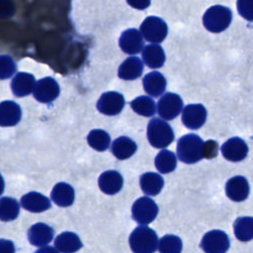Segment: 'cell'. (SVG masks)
<instances>
[{
    "instance_id": "cell-23",
    "label": "cell",
    "mask_w": 253,
    "mask_h": 253,
    "mask_svg": "<svg viewBox=\"0 0 253 253\" xmlns=\"http://www.w3.org/2000/svg\"><path fill=\"white\" fill-rule=\"evenodd\" d=\"M142 59L150 68H159L165 62V52L157 43H150L142 50Z\"/></svg>"
},
{
    "instance_id": "cell-4",
    "label": "cell",
    "mask_w": 253,
    "mask_h": 253,
    "mask_svg": "<svg viewBox=\"0 0 253 253\" xmlns=\"http://www.w3.org/2000/svg\"><path fill=\"white\" fill-rule=\"evenodd\" d=\"M147 138L153 147L164 148L173 141L174 132L167 122L154 118L148 123Z\"/></svg>"
},
{
    "instance_id": "cell-36",
    "label": "cell",
    "mask_w": 253,
    "mask_h": 253,
    "mask_svg": "<svg viewBox=\"0 0 253 253\" xmlns=\"http://www.w3.org/2000/svg\"><path fill=\"white\" fill-rule=\"evenodd\" d=\"M0 253H15V246L11 240L0 239Z\"/></svg>"
},
{
    "instance_id": "cell-17",
    "label": "cell",
    "mask_w": 253,
    "mask_h": 253,
    "mask_svg": "<svg viewBox=\"0 0 253 253\" xmlns=\"http://www.w3.org/2000/svg\"><path fill=\"white\" fill-rule=\"evenodd\" d=\"M36 83L35 77L32 74L19 72L12 79L11 89L15 96L24 97L34 92Z\"/></svg>"
},
{
    "instance_id": "cell-26",
    "label": "cell",
    "mask_w": 253,
    "mask_h": 253,
    "mask_svg": "<svg viewBox=\"0 0 253 253\" xmlns=\"http://www.w3.org/2000/svg\"><path fill=\"white\" fill-rule=\"evenodd\" d=\"M52 201L59 207H69L74 202L73 188L64 182L57 183L51 191Z\"/></svg>"
},
{
    "instance_id": "cell-39",
    "label": "cell",
    "mask_w": 253,
    "mask_h": 253,
    "mask_svg": "<svg viewBox=\"0 0 253 253\" xmlns=\"http://www.w3.org/2000/svg\"><path fill=\"white\" fill-rule=\"evenodd\" d=\"M4 187H5L4 180H3V177H2L1 174H0V196L2 195V193H3V191H4Z\"/></svg>"
},
{
    "instance_id": "cell-2",
    "label": "cell",
    "mask_w": 253,
    "mask_h": 253,
    "mask_svg": "<svg viewBox=\"0 0 253 253\" xmlns=\"http://www.w3.org/2000/svg\"><path fill=\"white\" fill-rule=\"evenodd\" d=\"M203 139L194 133L185 134L177 143L178 158L187 164H193L203 158Z\"/></svg>"
},
{
    "instance_id": "cell-11",
    "label": "cell",
    "mask_w": 253,
    "mask_h": 253,
    "mask_svg": "<svg viewBox=\"0 0 253 253\" xmlns=\"http://www.w3.org/2000/svg\"><path fill=\"white\" fill-rule=\"evenodd\" d=\"M206 120L207 110L201 104H190L183 109L182 122L188 128H200L204 126Z\"/></svg>"
},
{
    "instance_id": "cell-35",
    "label": "cell",
    "mask_w": 253,
    "mask_h": 253,
    "mask_svg": "<svg viewBox=\"0 0 253 253\" xmlns=\"http://www.w3.org/2000/svg\"><path fill=\"white\" fill-rule=\"evenodd\" d=\"M218 152V144L214 140H208L204 142L203 146V157L211 159L217 155Z\"/></svg>"
},
{
    "instance_id": "cell-9",
    "label": "cell",
    "mask_w": 253,
    "mask_h": 253,
    "mask_svg": "<svg viewBox=\"0 0 253 253\" xmlns=\"http://www.w3.org/2000/svg\"><path fill=\"white\" fill-rule=\"evenodd\" d=\"M125 106L124 96L115 91L106 92L101 95L97 102V109L104 115L115 116L121 113Z\"/></svg>"
},
{
    "instance_id": "cell-31",
    "label": "cell",
    "mask_w": 253,
    "mask_h": 253,
    "mask_svg": "<svg viewBox=\"0 0 253 253\" xmlns=\"http://www.w3.org/2000/svg\"><path fill=\"white\" fill-rule=\"evenodd\" d=\"M89 145L97 151H104L110 146L111 138L108 132L103 129H93L87 136Z\"/></svg>"
},
{
    "instance_id": "cell-21",
    "label": "cell",
    "mask_w": 253,
    "mask_h": 253,
    "mask_svg": "<svg viewBox=\"0 0 253 253\" xmlns=\"http://www.w3.org/2000/svg\"><path fill=\"white\" fill-rule=\"evenodd\" d=\"M142 70V61L136 56H129L120 65L118 75L124 80H133L141 75Z\"/></svg>"
},
{
    "instance_id": "cell-32",
    "label": "cell",
    "mask_w": 253,
    "mask_h": 253,
    "mask_svg": "<svg viewBox=\"0 0 253 253\" xmlns=\"http://www.w3.org/2000/svg\"><path fill=\"white\" fill-rule=\"evenodd\" d=\"M182 240L180 237L167 234L158 240L157 249L160 253H181L182 251Z\"/></svg>"
},
{
    "instance_id": "cell-12",
    "label": "cell",
    "mask_w": 253,
    "mask_h": 253,
    "mask_svg": "<svg viewBox=\"0 0 253 253\" xmlns=\"http://www.w3.org/2000/svg\"><path fill=\"white\" fill-rule=\"evenodd\" d=\"M222 156L233 162L243 160L248 153V146L246 142L239 137H231L226 140L221 146Z\"/></svg>"
},
{
    "instance_id": "cell-16",
    "label": "cell",
    "mask_w": 253,
    "mask_h": 253,
    "mask_svg": "<svg viewBox=\"0 0 253 253\" xmlns=\"http://www.w3.org/2000/svg\"><path fill=\"white\" fill-rule=\"evenodd\" d=\"M53 237V229L42 222L32 225L28 231V238L31 244L35 246H45Z\"/></svg>"
},
{
    "instance_id": "cell-34",
    "label": "cell",
    "mask_w": 253,
    "mask_h": 253,
    "mask_svg": "<svg viewBox=\"0 0 253 253\" xmlns=\"http://www.w3.org/2000/svg\"><path fill=\"white\" fill-rule=\"evenodd\" d=\"M237 11L244 19L253 21V0L237 1Z\"/></svg>"
},
{
    "instance_id": "cell-13",
    "label": "cell",
    "mask_w": 253,
    "mask_h": 253,
    "mask_svg": "<svg viewBox=\"0 0 253 253\" xmlns=\"http://www.w3.org/2000/svg\"><path fill=\"white\" fill-rule=\"evenodd\" d=\"M119 44L122 50L127 54H136L143 47V39L136 29H127L120 37Z\"/></svg>"
},
{
    "instance_id": "cell-24",
    "label": "cell",
    "mask_w": 253,
    "mask_h": 253,
    "mask_svg": "<svg viewBox=\"0 0 253 253\" xmlns=\"http://www.w3.org/2000/svg\"><path fill=\"white\" fill-rule=\"evenodd\" d=\"M136 149V143L127 136H120L112 143V152L120 160L131 157Z\"/></svg>"
},
{
    "instance_id": "cell-14",
    "label": "cell",
    "mask_w": 253,
    "mask_h": 253,
    "mask_svg": "<svg viewBox=\"0 0 253 253\" xmlns=\"http://www.w3.org/2000/svg\"><path fill=\"white\" fill-rule=\"evenodd\" d=\"M250 192L248 181L243 176H234L225 184L226 196L234 202H242L247 199Z\"/></svg>"
},
{
    "instance_id": "cell-22",
    "label": "cell",
    "mask_w": 253,
    "mask_h": 253,
    "mask_svg": "<svg viewBox=\"0 0 253 253\" xmlns=\"http://www.w3.org/2000/svg\"><path fill=\"white\" fill-rule=\"evenodd\" d=\"M54 246L62 253H74L82 247V242L76 233L65 231L55 238Z\"/></svg>"
},
{
    "instance_id": "cell-25",
    "label": "cell",
    "mask_w": 253,
    "mask_h": 253,
    "mask_svg": "<svg viewBox=\"0 0 253 253\" xmlns=\"http://www.w3.org/2000/svg\"><path fill=\"white\" fill-rule=\"evenodd\" d=\"M139 184L144 194L148 196H155L161 192L164 186V180L157 173L146 172L140 176Z\"/></svg>"
},
{
    "instance_id": "cell-3",
    "label": "cell",
    "mask_w": 253,
    "mask_h": 253,
    "mask_svg": "<svg viewBox=\"0 0 253 253\" xmlns=\"http://www.w3.org/2000/svg\"><path fill=\"white\" fill-rule=\"evenodd\" d=\"M232 20V13L229 8L222 5L210 7L203 16L205 28L211 33H220L228 28Z\"/></svg>"
},
{
    "instance_id": "cell-38",
    "label": "cell",
    "mask_w": 253,
    "mask_h": 253,
    "mask_svg": "<svg viewBox=\"0 0 253 253\" xmlns=\"http://www.w3.org/2000/svg\"><path fill=\"white\" fill-rule=\"evenodd\" d=\"M35 253H58V251L51 246H43L38 249Z\"/></svg>"
},
{
    "instance_id": "cell-19",
    "label": "cell",
    "mask_w": 253,
    "mask_h": 253,
    "mask_svg": "<svg viewBox=\"0 0 253 253\" xmlns=\"http://www.w3.org/2000/svg\"><path fill=\"white\" fill-rule=\"evenodd\" d=\"M21 206L32 212H42L50 208L48 198L38 192H30L21 199Z\"/></svg>"
},
{
    "instance_id": "cell-15",
    "label": "cell",
    "mask_w": 253,
    "mask_h": 253,
    "mask_svg": "<svg viewBox=\"0 0 253 253\" xmlns=\"http://www.w3.org/2000/svg\"><path fill=\"white\" fill-rule=\"evenodd\" d=\"M98 185L103 193L107 195H115L123 188L124 179L118 171L109 170L100 175Z\"/></svg>"
},
{
    "instance_id": "cell-10",
    "label": "cell",
    "mask_w": 253,
    "mask_h": 253,
    "mask_svg": "<svg viewBox=\"0 0 253 253\" xmlns=\"http://www.w3.org/2000/svg\"><path fill=\"white\" fill-rule=\"evenodd\" d=\"M58 83L52 77H44L40 79L35 86L34 96L42 103H50L59 95Z\"/></svg>"
},
{
    "instance_id": "cell-27",
    "label": "cell",
    "mask_w": 253,
    "mask_h": 253,
    "mask_svg": "<svg viewBox=\"0 0 253 253\" xmlns=\"http://www.w3.org/2000/svg\"><path fill=\"white\" fill-rule=\"evenodd\" d=\"M235 237L242 242L253 239V216H240L233 224Z\"/></svg>"
},
{
    "instance_id": "cell-29",
    "label": "cell",
    "mask_w": 253,
    "mask_h": 253,
    "mask_svg": "<svg viewBox=\"0 0 253 253\" xmlns=\"http://www.w3.org/2000/svg\"><path fill=\"white\" fill-rule=\"evenodd\" d=\"M20 211L18 202L10 197H4L0 199V220L11 221L14 220Z\"/></svg>"
},
{
    "instance_id": "cell-7",
    "label": "cell",
    "mask_w": 253,
    "mask_h": 253,
    "mask_svg": "<svg viewBox=\"0 0 253 253\" xmlns=\"http://www.w3.org/2000/svg\"><path fill=\"white\" fill-rule=\"evenodd\" d=\"M201 247L206 253H226L229 248V238L224 231L213 229L203 236Z\"/></svg>"
},
{
    "instance_id": "cell-18",
    "label": "cell",
    "mask_w": 253,
    "mask_h": 253,
    "mask_svg": "<svg viewBox=\"0 0 253 253\" xmlns=\"http://www.w3.org/2000/svg\"><path fill=\"white\" fill-rule=\"evenodd\" d=\"M22 118V110L14 101L0 103V126H12L17 125Z\"/></svg>"
},
{
    "instance_id": "cell-30",
    "label": "cell",
    "mask_w": 253,
    "mask_h": 253,
    "mask_svg": "<svg viewBox=\"0 0 253 253\" xmlns=\"http://www.w3.org/2000/svg\"><path fill=\"white\" fill-rule=\"evenodd\" d=\"M177 165V158L170 150H161L155 157V166L160 173H170Z\"/></svg>"
},
{
    "instance_id": "cell-6",
    "label": "cell",
    "mask_w": 253,
    "mask_h": 253,
    "mask_svg": "<svg viewBox=\"0 0 253 253\" xmlns=\"http://www.w3.org/2000/svg\"><path fill=\"white\" fill-rule=\"evenodd\" d=\"M158 213V207L153 200L148 197L138 198L132 205V218L141 225L152 222Z\"/></svg>"
},
{
    "instance_id": "cell-33",
    "label": "cell",
    "mask_w": 253,
    "mask_h": 253,
    "mask_svg": "<svg viewBox=\"0 0 253 253\" xmlns=\"http://www.w3.org/2000/svg\"><path fill=\"white\" fill-rule=\"evenodd\" d=\"M17 70V65L9 55H0V79L11 77Z\"/></svg>"
},
{
    "instance_id": "cell-1",
    "label": "cell",
    "mask_w": 253,
    "mask_h": 253,
    "mask_svg": "<svg viewBox=\"0 0 253 253\" xmlns=\"http://www.w3.org/2000/svg\"><path fill=\"white\" fill-rule=\"evenodd\" d=\"M128 241L133 253H154L158 246L156 232L146 225H139L134 228Z\"/></svg>"
},
{
    "instance_id": "cell-5",
    "label": "cell",
    "mask_w": 253,
    "mask_h": 253,
    "mask_svg": "<svg viewBox=\"0 0 253 253\" xmlns=\"http://www.w3.org/2000/svg\"><path fill=\"white\" fill-rule=\"evenodd\" d=\"M140 34L147 42L159 43L164 41L168 33L166 23L156 16H149L140 25Z\"/></svg>"
},
{
    "instance_id": "cell-8",
    "label": "cell",
    "mask_w": 253,
    "mask_h": 253,
    "mask_svg": "<svg viewBox=\"0 0 253 253\" xmlns=\"http://www.w3.org/2000/svg\"><path fill=\"white\" fill-rule=\"evenodd\" d=\"M183 101L178 94L165 93L157 103V112L164 120L175 119L182 111Z\"/></svg>"
},
{
    "instance_id": "cell-37",
    "label": "cell",
    "mask_w": 253,
    "mask_h": 253,
    "mask_svg": "<svg viewBox=\"0 0 253 253\" xmlns=\"http://www.w3.org/2000/svg\"><path fill=\"white\" fill-rule=\"evenodd\" d=\"M127 3L130 6L136 8V9H144V8H146L150 4L149 1H142V0H139V1H128Z\"/></svg>"
},
{
    "instance_id": "cell-20",
    "label": "cell",
    "mask_w": 253,
    "mask_h": 253,
    "mask_svg": "<svg viewBox=\"0 0 253 253\" xmlns=\"http://www.w3.org/2000/svg\"><path fill=\"white\" fill-rule=\"evenodd\" d=\"M142 84L145 92L155 98L164 93L166 88V79L158 71H152L143 77Z\"/></svg>"
},
{
    "instance_id": "cell-28",
    "label": "cell",
    "mask_w": 253,
    "mask_h": 253,
    "mask_svg": "<svg viewBox=\"0 0 253 253\" xmlns=\"http://www.w3.org/2000/svg\"><path fill=\"white\" fill-rule=\"evenodd\" d=\"M131 109L143 117H152L156 113L155 102L148 96H139L130 103Z\"/></svg>"
}]
</instances>
